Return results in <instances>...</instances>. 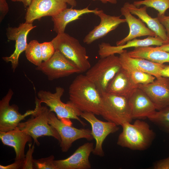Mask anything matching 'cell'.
<instances>
[{
    "label": "cell",
    "mask_w": 169,
    "mask_h": 169,
    "mask_svg": "<svg viewBox=\"0 0 169 169\" xmlns=\"http://www.w3.org/2000/svg\"><path fill=\"white\" fill-rule=\"evenodd\" d=\"M36 27L32 23L25 22L20 24L17 27H8L6 28V35L8 39L15 42V49L10 56L3 57L2 59L6 62L11 63L13 72L18 67L20 54L25 51L27 46L28 35L31 30Z\"/></svg>",
    "instance_id": "cell-12"
},
{
    "label": "cell",
    "mask_w": 169,
    "mask_h": 169,
    "mask_svg": "<svg viewBox=\"0 0 169 169\" xmlns=\"http://www.w3.org/2000/svg\"><path fill=\"white\" fill-rule=\"evenodd\" d=\"M51 41L55 50L73 63L81 73L87 71L91 67L86 49L77 39L64 32L57 34Z\"/></svg>",
    "instance_id": "cell-4"
},
{
    "label": "cell",
    "mask_w": 169,
    "mask_h": 169,
    "mask_svg": "<svg viewBox=\"0 0 169 169\" xmlns=\"http://www.w3.org/2000/svg\"><path fill=\"white\" fill-rule=\"evenodd\" d=\"M156 49L162 50L169 52V40L166 43L160 46H157L154 47Z\"/></svg>",
    "instance_id": "cell-37"
},
{
    "label": "cell",
    "mask_w": 169,
    "mask_h": 169,
    "mask_svg": "<svg viewBox=\"0 0 169 169\" xmlns=\"http://www.w3.org/2000/svg\"><path fill=\"white\" fill-rule=\"evenodd\" d=\"M161 76L169 78V65H166L162 69L160 73Z\"/></svg>",
    "instance_id": "cell-38"
},
{
    "label": "cell",
    "mask_w": 169,
    "mask_h": 169,
    "mask_svg": "<svg viewBox=\"0 0 169 169\" xmlns=\"http://www.w3.org/2000/svg\"><path fill=\"white\" fill-rule=\"evenodd\" d=\"M121 68L119 57L112 54L100 58L85 75L101 93L106 91L109 83Z\"/></svg>",
    "instance_id": "cell-7"
},
{
    "label": "cell",
    "mask_w": 169,
    "mask_h": 169,
    "mask_svg": "<svg viewBox=\"0 0 169 169\" xmlns=\"http://www.w3.org/2000/svg\"><path fill=\"white\" fill-rule=\"evenodd\" d=\"M152 168L154 169H169V157L157 161Z\"/></svg>",
    "instance_id": "cell-33"
},
{
    "label": "cell",
    "mask_w": 169,
    "mask_h": 169,
    "mask_svg": "<svg viewBox=\"0 0 169 169\" xmlns=\"http://www.w3.org/2000/svg\"><path fill=\"white\" fill-rule=\"evenodd\" d=\"M122 131L118 137L119 146L132 150L144 151L151 145L155 133L146 122L137 119L132 124L126 122L121 126Z\"/></svg>",
    "instance_id": "cell-2"
},
{
    "label": "cell",
    "mask_w": 169,
    "mask_h": 169,
    "mask_svg": "<svg viewBox=\"0 0 169 169\" xmlns=\"http://www.w3.org/2000/svg\"><path fill=\"white\" fill-rule=\"evenodd\" d=\"M36 69L46 75L49 80L68 76L75 73H81L71 61L57 50L46 61L37 66Z\"/></svg>",
    "instance_id": "cell-9"
},
{
    "label": "cell",
    "mask_w": 169,
    "mask_h": 169,
    "mask_svg": "<svg viewBox=\"0 0 169 169\" xmlns=\"http://www.w3.org/2000/svg\"><path fill=\"white\" fill-rule=\"evenodd\" d=\"M138 85L134 82L128 71L122 67L109 83L105 92L128 98Z\"/></svg>",
    "instance_id": "cell-20"
},
{
    "label": "cell",
    "mask_w": 169,
    "mask_h": 169,
    "mask_svg": "<svg viewBox=\"0 0 169 169\" xmlns=\"http://www.w3.org/2000/svg\"><path fill=\"white\" fill-rule=\"evenodd\" d=\"M34 112L26 121L21 122L17 127L29 135L37 146L40 143L38 139L42 136H52L60 142V137L56 130L49 123V115L50 111L46 106H43L37 97L35 98Z\"/></svg>",
    "instance_id": "cell-3"
},
{
    "label": "cell",
    "mask_w": 169,
    "mask_h": 169,
    "mask_svg": "<svg viewBox=\"0 0 169 169\" xmlns=\"http://www.w3.org/2000/svg\"><path fill=\"white\" fill-rule=\"evenodd\" d=\"M35 148L34 144L32 145L31 142L28 144V149L27 151L24 159L22 169H33V154Z\"/></svg>",
    "instance_id": "cell-32"
},
{
    "label": "cell",
    "mask_w": 169,
    "mask_h": 169,
    "mask_svg": "<svg viewBox=\"0 0 169 169\" xmlns=\"http://www.w3.org/2000/svg\"><path fill=\"white\" fill-rule=\"evenodd\" d=\"M164 43V41L158 36H150L142 39L135 38L120 46H111L109 44L103 42L99 45L98 54L100 58H103L116 54H120L125 51L124 49L128 48L160 46Z\"/></svg>",
    "instance_id": "cell-19"
},
{
    "label": "cell",
    "mask_w": 169,
    "mask_h": 169,
    "mask_svg": "<svg viewBox=\"0 0 169 169\" xmlns=\"http://www.w3.org/2000/svg\"><path fill=\"white\" fill-rule=\"evenodd\" d=\"M32 138L18 127L8 131H0V139L3 144L13 148L15 153V161L24 160L25 146L27 143L32 142Z\"/></svg>",
    "instance_id": "cell-18"
},
{
    "label": "cell",
    "mask_w": 169,
    "mask_h": 169,
    "mask_svg": "<svg viewBox=\"0 0 169 169\" xmlns=\"http://www.w3.org/2000/svg\"><path fill=\"white\" fill-rule=\"evenodd\" d=\"M24 160L15 161L14 162L6 166L0 165V169H22L23 164Z\"/></svg>",
    "instance_id": "cell-36"
},
{
    "label": "cell",
    "mask_w": 169,
    "mask_h": 169,
    "mask_svg": "<svg viewBox=\"0 0 169 169\" xmlns=\"http://www.w3.org/2000/svg\"><path fill=\"white\" fill-rule=\"evenodd\" d=\"M122 68L130 73L134 82L136 84H146L153 82L156 78L146 72L137 70L127 64L120 63Z\"/></svg>",
    "instance_id": "cell-27"
},
{
    "label": "cell",
    "mask_w": 169,
    "mask_h": 169,
    "mask_svg": "<svg viewBox=\"0 0 169 169\" xmlns=\"http://www.w3.org/2000/svg\"><path fill=\"white\" fill-rule=\"evenodd\" d=\"M133 4L139 8L142 5L152 8L158 12V14L165 15L166 10L169 8V0H142L135 1Z\"/></svg>",
    "instance_id": "cell-29"
},
{
    "label": "cell",
    "mask_w": 169,
    "mask_h": 169,
    "mask_svg": "<svg viewBox=\"0 0 169 169\" xmlns=\"http://www.w3.org/2000/svg\"><path fill=\"white\" fill-rule=\"evenodd\" d=\"M127 53L131 57L143 58L158 64L169 63V52L156 49L150 46L135 47Z\"/></svg>",
    "instance_id": "cell-25"
},
{
    "label": "cell",
    "mask_w": 169,
    "mask_h": 169,
    "mask_svg": "<svg viewBox=\"0 0 169 169\" xmlns=\"http://www.w3.org/2000/svg\"><path fill=\"white\" fill-rule=\"evenodd\" d=\"M64 90L60 87H57L54 93L43 90L37 93L38 98L42 103H43L49 107L50 111L55 113L57 117L65 123L72 124L70 119L78 121L83 126L86 124L79 117L82 112L77 109L69 101L66 103L61 100Z\"/></svg>",
    "instance_id": "cell-5"
},
{
    "label": "cell",
    "mask_w": 169,
    "mask_h": 169,
    "mask_svg": "<svg viewBox=\"0 0 169 169\" xmlns=\"http://www.w3.org/2000/svg\"><path fill=\"white\" fill-rule=\"evenodd\" d=\"M80 116L89 122L91 127V134L96 142L92 153L96 156H103V142L109 134L119 130L118 126L108 121L101 120L96 118L95 114L91 112H82Z\"/></svg>",
    "instance_id": "cell-11"
},
{
    "label": "cell",
    "mask_w": 169,
    "mask_h": 169,
    "mask_svg": "<svg viewBox=\"0 0 169 169\" xmlns=\"http://www.w3.org/2000/svg\"><path fill=\"white\" fill-rule=\"evenodd\" d=\"M93 143H86L79 146L66 159L54 160L56 169H89L91 165L89 158L94 150Z\"/></svg>",
    "instance_id": "cell-15"
},
{
    "label": "cell",
    "mask_w": 169,
    "mask_h": 169,
    "mask_svg": "<svg viewBox=\"0 0 169 169\" xmlns=\"http://www.w3.org/2000/svg\"><path fill=\"white\" fill-rule=\"evenodd\" d=\"M12 1L22 2L25 8L28 7L30 4L32 0H11Z\"/></svg>",
    "instance_id": "cell-39"
},
{
    "label": "cell",
    "mask_w": 169,
    "mask_h": 169,
    "mask_svg": "<svg viewBox=\"0 0 169 169\" xmlns=\"http://www.w3.org/2000/svg\"><path fill=\"white\" fill-rule=\"evenodd\" d=\"M154 105L157 110L169 106V78L161 76L152 82L138 84Z\"/></svg>",
    "instance_id": "cell-14"
},
{
    "label": "cell",
    "mask_w": 169,
    "mask_h": 169,
    "mask_svg": "<svg viewBox=\"0 0 169 169\" xmlns=\"http://www.w3.org/2000/svg\"><path fill=\"white\" fill-rule=\"evenodd\" d=\"M102 99L100 115L107 121L121 126L126 122L131 123V114L128 98L106 92L101 93Z\"/></svg>",
    "instance_id": "cell-6"
},
{
    "label": "cell",
    "mask_w": 169,
    "mask_h": 169,
    "mask_svg": "<svg viewBox=\"0 0 169 169\" xmlns=\"http://www.w3.org/2000/svg\"><path fill=\"white\" fill-rule=\"evenodd\" d=\"M9 11V7L6 0H0V21L1 22Z\"/></svg>",
    "instance_id": "cell-34"
},
{
    "label": "cell",
    "mask_w": 169,
    "mask_h": 169,
    "mask_svg": "<svg viewBox=\"0 0 169 169\" xmlns=\"http://www.w3.org/2000/svg\"><path fill=\"white\" fill-rule=\"evenodd\" d=\"M49 124L56 130L60 136V146L63 152L67 151L73 143L78 139L84 138L90 141L94 139L91 130L74 127L71 124L59 119L53 112L50 111L49 113Z\"/></svg>",
    "instance_id": "cell-8"
},
{
    "label": "cell",
    "mask_w": 169,
    "mask_h": 169,
    "mask_svg": "<svg viewBox=\"0 0 169 169\" xmlns=\"http://www.w3.org/2000/svg\"><path fill=\"white\" fill-rule=\"evenodd\" d=\"M41 49L44 62L50 59L55 51L54 47L51 41L41 43Z\"/></svg>",
    "instance_id": "cell-31"
},
{
    "label": "cell",
    "mask_w": 169,
    "mask_h": 169,
    "mask_svg": "<svg viewBox=\"0 0 169 169\" xmlns=\"http://www.w3.org/2000/svg\"><path fill=\"white\" fill-rule=\"evenodd\" d=\"M94 14L100 18V22L84 38V43L87 44L105 37L110 32L115 29L120 24L126 22V20L121 18L120 16L107 15L102 10L98 9Z\"/></svg>",
    "instance_id": "cell-16"
},
{
    "label": "cell",
    "mask_w": 169,
    "mask_h": 169,
    "mask_svg": "<svg viewBox=\"0 0 169 169\" xmlns=\"http://www.w3.org/2000/svg\"><path fill=\"white\" fill-rule=\"evenodd\" d=\"M69 101L81 112L100 115L101 93L85 75L76 77L69 86Z\"/></svg>",
    "instance_id": "cell-1"
},
{
    "label": "cell",
    "mask_w": 169,
    "mask_h": 169,
    "mask_svg": "<svg viewBox=\"0 0 169 169\" xmlns=\"http://www.w3.org/2000/svg\"><path fill=\"white\" fill-rule=\"evenodd\" d=\"M67 3L69 4L72 7H75L77 5V2L75 0H64Z\"/></svg>",
    "instance_id": "cell-40"
},
{
    "label": "cell",
    "mask_w": 169,
    "mask_h": 169,
    "mask_svg": "<svg viewBox=\"0 0 169 169\" xmlns=\"http://www.w3.org/2000/svg\"><path fill=\"white\" fill-rule=\"evenodd\" d=\"M13 94L12 90L9 89L0 101V131L6 132L15 129L21 120L35 111L34 109L28 110L24 114H21L17 105H10Z\"/></svg>",
    "instance_id": "cell-10"
},
{
    "label": "cell",
    "mask_w": 169,
    "mask_h": 169,
    "mask_svg": "<svg viewBox=\"0 0 169 169\" xmlns=\"http://www.w3.org/2000/svg\"><path fill=\"white\" fill-rule=\"evenodd\" d=\"M128 99L133 119L148 118L157 111L154 105L149 97L138 87Z\"/></svg>",
    "instance_id": "cell-17"
},
{
    "label": "cell",
    "mask_w": 169,
    "mask_h": 169,
    "mask_svg": "<svg viewBox=\"0 0 169 169\" xmlns=\"http://www.w3.org/2000/svg\"><path fill=\"white\" fill-rule=\"evenodd\" d=\"M120 11L121 15L124 16L126 20V22L129 28V32L126 37L116 42V46L124 45L128 41L137 37L146 36H157L154 32L146 26L141 19L133 16L127 8L123 6Z\"/></svg>",
    "instance_id": "cell-21"
},
{
    "label": "cell",
    "mask_w": 169,
    "mask_h": 169,
    "mask_svg": "<svg viewBox=\"0 0 169 169\" xmlns=\"http://www.w3.org/2000/svg\"><path fill=\"white\" fill-rule=\"evenodd\" d=\"M119 57L120 63L127 64L137 70L151 74L156 78L161 76V72L166 66L146 59L131 57L126 50L120 54Z\"/></svg>",
    "instance_id": "cell-23"
},
{
    "label": "cell",
    "mask_w": 169,
    "mask_h": 169,
    "mask_svg": "<svg viewBox=\"0 0 169 169\" xmlns=\"http://www.w3.org/2000/svg\"><path fill=\"white\" fill-rule=\"evenodd\" d=\"M94 1L97 0L101 1L103 3H109L113 4H116L117 3V0H92Z\"/></svg>",
    "instance_id": "cell-41"
},
{
    "label": "cell",
    "mask_w": 169,
    "mask_h": 169,
    "mask_svg": "<svg viewBox=\"0 0 169 169\" xmlns=\"http://www.w3.org/2000/svg\"><path fill=\"white\" fill-rule=\"evenodd\" d=\"M157 18L164 27L167 35L169 38V16H166L165 15H161L158 14Z\"/></svg>",
    "instance_id": "cell-35"
},
{
    "label": "cell",
    "mask_w": 169,
    "mask_h": 169,
    "mask_svg": "<svg viewBox=\"0 0 169 169\" xmlns=\"http://www.w3.org/2000/svg\"><path fill=\"white\" fill-rule=\"evenodd\" d=\"M123 6L127 8L131 14L138 16L146 24L148 28L154 32L156 36L163 40L165 43L168 41L169 38L164 27L157 17L153 18L148 14L146 11L147 7L144 6L138 8L133 3L128 2L125 3Z\"/></svg>",
    "instance_id": "cell-22"
},
{
    "label": "cell",
    "mask_w": 169,
    "mask_h": 169,
    "mask_svg": "<svg viewBox=\"0 0 169 169\" xmlns=\"http://www.w3.org/2000/svg\"><path fill=\"white\" fill-rule=\"evenodd\" d=\"M89 9L88 7L81 9L66 8L56 16L52 17L54 23L53 30L57 34L64 32L66 25L70 22L80 18L83 14L93 13L98 9Z\"/></svg>",
    "instance_id": "cell-24"
},
{
    "label": "cell",
    "mask_w": 169,
    "mask_h": 169,
    "mask_svg": "<svg viewBox=\"0 0 169 169\" xmlns=\"http://www.w3.org/2000/svg\"><path fill=\"white\" fill-rule=\"evenodd\" d=\"M53 155L45 158L34 159L33 166L34 169H56L54 161Z\"/></svg>",
    "instance_id": "cell-30"
},
{
    "label": "cell",
    "mask_w": 169,
    "mask_h": 169,
    "mask_svg": "<svg viewBox=\"0 0 169 169\" xmlns=\"http://www.w3.org/2000/svg\"><path fill=\"white\" fill-rule=\"evenodd\" d=\"M25 51L27 59L34 65L38 66L43 62L41 43L37 40L31 41L28 44Z\"/></svg>",
    "instance_id": "cell-26"
},
{
    "label": "cell",
    "mask_w": 169,
    "mask_h": 169,
    "mask_svg": "<svg viewBox=\"0 0 169 169\" xmlns=\"http://www.w3.org/2000/svg\"><path fill=\"white\" fill-rule=\"evenodd\" d=\"M67 8L64 0H32L27 10L25 22L32 23L44 17L54 16Z\"/></svg>",
    "instance_id": "cell-13"
},
{
    "label": "cell",
    "mask_w": 169,
    "mask_h": 169,
    "mask_svg": "<svg viewBox=\"0 0 169 169\" xmlns=\"http://www.w3.org/2000/svg\"><path fill=\"white\" fill-rule=\"evenodd\" d=\"M147 118L160 129L169 133V106L156 111Z\"/></svg>",
    "instance_id": "cell-28"
}]
</instances>
